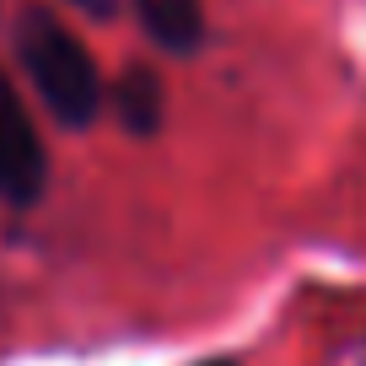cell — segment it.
<instances>
[{
	"label": "cell",
	"instance_id": "cell-1",
	"mask_svg": "<svg viewBox=\"0 0 366 366\" xmlns=\"http://www.w3.org/2000/svg\"><path fill=\"white\" fill-rule=\"evenodd\" d=\"M16 54H22L27 76H33L44 108L65 129H86L103 108V76L92 65L86 44L44 6H27L16 22Z\"/></svg>",
	"mask_w": 366,
	"mask_h": 366
},
{
	"label": "cell",
	"instance_id": "cell-2",
	"mask_svg": "<svg viewBox=\"0 0 366 366\" xmlns=\"http://www.w3.org/2000/svg\"><path fill=\"white\" fill-rule=\"evenodd\" d=\"M49 183V162H44V140H38L33 119H27L22 97L6 86L0 76V199L11 205H33Z\"/></svg>",
	"mask_w": 366,
	"mask_h": 366
},
{
	"label": "cell",
	"instance_id": "cell-3",
	"mask_svg": "<svg viewBox=\"0 0 366 366\" xmlns=\"http://www.w3.org/2000/svg\"><path fill=\"white\" fill-rule=\"evenodd\" d=\"M140 27L151 33V44H162L167 54H194L205 38V11L199 0H135Z\"/></svg>",
	"mask_w": 366,
	"mask_h": 366
},
{
	"label": "cell",
	"instance_id": "cell-4",
	"mask_svg": "<svg viewBox=\"0 0 366 366\" xmlns=\"http://www.w3.org/2000/svg\"><path fill=\"white\" fill-rule=\"evenodd\" d=\"M162 103H167V97H162L157 70L135 65V70H124V76H119L114 108H119V119H124L129 135H157V129H162Z\"/></svg>",
	"mask_w": 366,
	"mask_h": 366
},
{
	"label": "cell",
	"instance_id": "cell-5",
	"mask_svg": "<svg viewBox=\"0 0 366 366\" xmlns=\"http://www.w3.org/2000/svg\"><path fill=\"white\" fill-rule=\"evenodd\" d=\"M76 6H81V11H92V16H108V11H114V0H76Z\"/></svg>",
	"mask_w": 366,
	"mask_h": 366
},
{
	"label": "cell",
	"instance_id": "cell-6",
	"mask_svg": "<svg viewBox=\"0 0 366 366\" xmlns=\"http://www.w3.org/2000/svg\"><path fill=\"white\" fill-rule=\"evenodd\" d=\"M205 366H237V361H205Z\"/></svg>",
	"mask_w": 366,
	"mask_h": 366
}]
</instances>
